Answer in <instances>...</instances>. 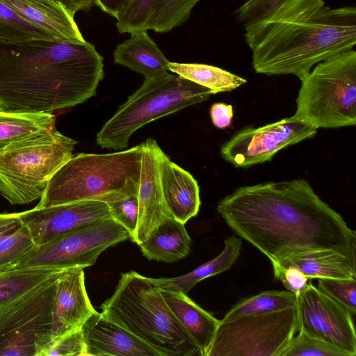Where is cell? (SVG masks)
<instances>
[{
  "instance_id": "cell-1",
  "label": "cell",
  "mask_w": 356,
  "mask_h": 356,
  "mask_svg": "<svg viewBox=\"0 0 356 356\" xmlns=\"http://www.w3.org/2000/svg\"><path fill=\"white\" fill-rule=\"evenodd\" d=\"M217 211L271 263L325 250L355 263L356 232L305 179L239 187L219 202Z\"/></svg>"
},
{
  "instance_id": "cell-2",
  "label": "cell",
  "mask_w": 356,
  "mask_h": 356,
  "mask_svg": "<svg viewBox=\"0 0 356 356\" xmlns=\"http://www.w3.org/2000/svg\"><path fill=\"white\" fill-rule=\"evenodd\" d=\"M103 61L87 41L0 42V111L51 113L82 104L104 78Z\"/></svg>"
},
{
  "instance_id": "cell-3",
  "label": "cell",
  "mask_w": 356,
  "mask_h": 356,
  "mask_svg": "<svg viewBox=\"0 0 356 356\" xmlns=\"http://www.w3.org/2000/svg\"><path fill=\"white\" fill-rule=\"evenodd\" d=\"M254 71L302 80L318 63L354 49L356 8L323 0H291L268 19L245 28Z\"/></svg>"
},
{
  "instance_id": "cell-4",
  "label": "cell",
  "mask_w": 356,
  "mask_h": 356,
  "mask_svg": "<svg viewBox=\"0 0 356 356\" xmlns=\"http://www.w3.org/2000/svg\"><path fill=\"white\" fill-rule=\"evenodd\" d=\"M102 314L155 349L161 356H202L150 277L122 273Z\"/></svg>"
},
{
  "instance_id": "cell-5",
  "label": "cell",
  "mask_w": 356,
  "mask_h": 356,
  "mask_svg": "<svg viewBox=\"0 0 356 356\" xmlns=\"http://www.w3.org/2000/svg\"><path fill=\"white\" fill-rule=\"evenodd\" d=\"M142 145L108 154L73 156L51 177L35 207L96 200L108 203L137 195Z\"/></svg>"
},
{
  "instance_id": "cell-6",
  "label": "cell",
  "mask_w": 356,
  "mask_h": 356,
  "mask_svg": "<svg viewBox=\"0 0 356 356\" xmlns=\"http://www.w3.org/2000/svg\"><path fill=\"white\" fill-rule=\"evenodd\" d=\"M212 91L179 75L166 72L145 78L97 134L102 148L122 149L131 135L146 124L209 99Z\"/></svg>"
},
{
  "instance_id": "cell-7",
  "label": "cell",
  "mask_w": 356,
  "mask_h": 356,
  "mask_svg": "<svg viewBox=\"0 0 356 356\" xmlns=\"http://www.w3.org/2000/svg\"><path fill=\"white\" fill-rule=\"evenodd\" d=\"M76 144L54 127L1 151L0 193L13 204L41 197L54 174L73 156Z\"/></svg>"
},
{
  "instance_id": "cell-8",
  "label": "cell",
  "mask_w": 356,
  "mask_h": 356,
  "mask_svg": "<svg viewBox=\"0 0 356 356\" xmlns=\"http://www.w3.org/2000/svg\"><path fill=\"white\" fill-rule=\"evenodd\" d=\"M300 81L294 117L316 129L355 125L354 49L318 63Z\"/></svg>"
},
{
  "instance_id": "cell-9",
  "label": "cell",
  "mask_w": 356,
  "mask_h": 356,
  "mask_svg": "<svg viewBox=\"0 0 356 356\" xmlns=\"http://www.w3.org/2000/svg\"><path fill=\"white\" fill-rule=\"evenodd\" d=\"M298 332L297 305L220 321L207 356H282Z\"/></svg>"
},
{
  "instance_id": "cell-10",
  "label": "cell",
  "mask_w": 356,
  "mask_h": 356,
  "mask_svg": "<svg viewBox=\"0 0 356 356\" xmlns=\"http://www.w3.org/2000/svg\"><path fill=\"white\" fill-rule=\"evenodd\" d=\"M61 270L0 311V356H42L52 339L53 303Z\"/></svg>"
},
{
  "instance_id": "cell-11",
  "label": "cell",
  "mask_w": 356,
  "mask_h": 356,
  "mask_svg": "<svg viewBox=\"0 0 356 356\" xmlns=\"http://www.w3.org/2000/svg\"><path fill=\"white\" fill-rule=\"evenodd\" d=\"M128 238V231L113 218L101 220L35 245L15 268L83 269L106 248Z\"/></svg>"
},
{
  "instance_id": "cell-12",
  "label": "cell",
  "mask_w": 356,
  "mask_h": 356,
  "mask_svg": "<svg viewBox=\"0 0 356 356\" xmlns=\"http://www.w3.org/2000/svg\"><path fill=\"white\" fill-rule=\"evenodd\" d=\"M298 332L318 339L343 353L356 355L353 316L339 302L309 283L297 295Z\"/></svg>"
},
{
  "instance_id": "cell-13",
  "label": "cell",
  "mask_w": 356,
  "mask_h": 356,
  "mask_svg": "<svg viewBox=\"0 0 356 356\" xmlns=\"http://www.w3.org/2000/svg\"><path fill=\"white\" fill-rule=\"evenodd\" d=\"M316 133V129L293 115L259 128L241 130L221 146L220 154L236 168H248L271 160L280 150Z\"/></svg>"
},
{
  "instance_id": "cell-14",
  "label": "cell",
  "mask_w": 356,
  "mask_h": 356,
  "mask_svg": "<svg viewBox=\"0 0 356 356\" xmlns=\"http://www.w3.org/2000/svg\"><path fill=\"white\" fill-rule=\"evenodd\" d=\"M35 245L47 243L81 226L112 218L104 202L83 200L19 213Z\"/></svg>"
},
{
  "instance_id": "cell-15",
  "label": "cell",
  "mask_w": 356,
  "mask_h": 356,
  "mask_svg": "<svg viewBox=\"0 0 356 356\" xmlns=\"http://www.w3.org/2000/svg\"><path fill=\"white\" fill-rule=\"evenodd\" d=\"M142 156L138 200V220L133 241L139 245L165 218L168 212L162 193L159 172V152L156 140L147 138L141 143Z\"/></svg>"
},
{
  "instance_id": "cell-16",
  "label": "cell",
  "mask_w": 356,
  "mask_h": 356,
  "mask_svg": "<svg viewBox=\"0 0 356 356\" xmlns=\"http://www.w3.org/2000/svg\"><path fill=\"white\" fill-rule=\"evenodd\" d=\"M97 311L93 308L85 286L83 269L62 270L56 279L52 309V339L81 328Z\"/></svg>"
},
{
  "instance_id": "cell-17",
  "label": "cell",
  "mask_w": 356,
  "mask_h": 356,
  "mask_svg": "<svg viewBox=\"0 0 356 356\" xmlns=\"http://www.w3.org/2000/svg\"><path fill=\"white\" fill-rule=\"evenodd\" d=\"M86 356H161L152 347L97 312L81 326Z\"/></svg>"
},
{
  "instance_id": "cell-18",
  "label": "cell",
  "mask_w": 356,
  "mask_h": 356,
  "mask_svg": "<svg viewBox=\"0 0 356 356\" xmlns=\"http://www.w3.org/2000/svg\"><path fill=\"white\" fill-rule=\"evenodd\" d=\"M159 172L161 191L170 214L185 224L197 216L201 204L197 181L188 171L159 152Z\"/></svg>"
},
{
  "instance_id": "cell-19",
  "label": "cell",
  "mask_w": 356,
  "mask_h": 356,
  "mask_svg": "<svg viewBox=\"0 0 356 356\" xmlns=\"http://www.w3.org/2000/svg\"><path fill=\"white\" fill-rule=\"evenodd\" d=\"M31 23L53 33L61 40L84 42L76 23L61 5L43 0H1Z\"/></svg>"
},
{
  "instance_id": "cell-20",
  "label": "cell",
  "mask_w": 356,
  "mask_h": 356,
  "mask_svg": "<svg viewBox=\"0 0 356 356\" xmlns=\"http://www.w3.org/2000/svg\"><path fill=\"white\" fill-rule=\"evenodd\" d=\"M168 306L186 332L207 356L220 322L194 302L186 293L160 290Z\"/></svg>"
},
{
  "instance_id": "cell-21",
  "label": "cell",
  "mask_w": 356,
  "mask_h": 356,
  "mask_svg": "<svg viewBox=\"0 0 356 356\" xmlns=\"http://www.w3.org/2000/svg\"><path fill=\"white\" fill-rule=\"evenodd\" d=\"M130 34L129 38L115 49V63L143 74L145 79L168 72L170 61L149 36L147 30Z\"/></svg>"
},
{
  "instance_id": "cell-22",
  "label": "cell",
  "mask_w": 356,
  "mask_h": 356,
  "mask_svg": "<svg viewBox=\"0 0 356 356\" xmlns=\"http://www.w3.org/2000/svg\"><path fill=\"white\" fill-rule=\"evenodd\" d=\"M191 243L184 224L168 216L138 245L148 259L172 263L188 255Z\"/></svg>"
},
{
  "instance_id": "cell-23",
  "label": "cell",
  "mask_w": 356,
  "mask_h": 356,
  "mask_svg": "<svg viewBox=\"0 0 356 356\" xmlns=\"http://www.w3.org/2000/svg\"><path fill=\"white\" fill-rule=\"evenodd\" d=\"M273 266H294L308 279L356 277L355 263L334 251H314L291 255L271 263Z\"/></svg>"
},
{
  "instance_id": "cell-24",
  "label": "cell",
  "mask_w": 356,
  "mask_h": 356,
  "mask_svg": "<svg viewBox=\"0 0 356 356\" xmlns=\"http://www.w3.org/2000/svg\"><path fill=\"white\" fill-rule=\"evenodd\" d=\"M224 243L225 248L218 256L190 273L175 277L150 280L160 290L187 294L200 281L228 270L235 263L240 254L241 239L232 235L226 238Z\"/></svg>"
},
{
  "instance_id": "cell-25",
  "label": "cell",
  "mask_w": 356,
  "mask_h": 356,
  "mask_svg": "<svg viewBox=\"0 0 356 356\" xmlns=\"http://www.w3.org/2000/svg\"><path fill=\"white\" fill-rule=\"evenodd\" d=\"M51 113L0 111V152L33 134L55 127Z\"/></svg>"
},
{
  "instance_id": "cell-26",
  "label": "cell",
  "mask_w": 356,
  "mask_h": 356,
  "mask_svg": "<svg viewBox=\"0 0 356 356\" xmlns=\"http://www.w3.org/2000/svg\"><path fill=\"white\" fill-rule=\"evenodd\" d=\"M168 70L210 89L213 94L231 91L247 82L228 71L205 64L170 62Z\"/></svg>"
},
{
  "instance_id": "cell-27",
  "label": "cell",
  "mask_w": 356,
  "mask_h": 356,
  "mask_svg": "<svg viewBox=\"0 0 356 356\" xmlns=\"http://www.w3.org/2000/svg\"><path fill=\"white\" fill-rule=\"evenodd\" d=\"M61 270L13 268L0 271V311Z\"/></svg>"
},
{
  "instance_id": "cell-28",
  "label": "cell",
  "mask_w": 356,
  "mask_h": 356,
  "mask_svg": "<svg viewBox=\"0 0 356 356\" xmlns=\"http://www.w3.org/2000/svg\"><path fill=\"white\" fill-rule=\"evenodd\" d=\"M297 305V296L289 291H266L235 304L222 321L268 314Z\"/></svg>"
},
{
  "instance_id": "cell-29",
  "label": "cell",
  "mask_w": 356,
  "mask_h": 356,
  "mask_svg": "<svg viewBox=\"0 0 356 356\" xmlns=\"http://www.w3.org/2000/svg\"><path fill=\"white\" fill-rule=\"evenodd\" d=\"M36 40H61L49 31L26 20L0 0V42H19Z\"/></svg>"
},
{
  "instance_id": "cell-30",
  "label": "cell",
  "mask_w": 356,
  "mask_h": 356,
  "mask_svg": "<svg viewBox=\"0 0 356 356\" xmlns=\"http://www.w3.org/2000/svg\"><path fill=\"white\" fill-rule=\"evenodd\" d=\"M201 0H159L148 30L167 33L181 26Z\"/></svg>"
},
{
  "instance_id": "cell-31",
  "label": "cell",
  "mask_w": 356,
  "mask_h": 356,
  "mask_svg": "<svg viewBox=\"0 0 356 356\" xmlns=\"http://www.w3.org/2000/svg\"><path fill=\"white\" fill-rule=\"evenodd\" d=\"M159 0H129L116 18L120 33L148 30Z\"/></svg>"
},
{
  "instance_id": "cell-32",
  "label": "cell",
  "mask_w": 356,
  "mask_h": 356,
  "mask_svg": "<svg viewBox=\"0 0 356 356\" xmlns=\"http://www.w3.org/2000/svg\"><path fill=\"white\" fill-rule=\"evenodd\" d=\"M29 229L24 225L0 240V271L15 268L35 246Z\"/></svg>"
},
{
  "instance_id": "cell-33",
  "label": "cell",
  "mask_w": 356,
  "mask_h": 356,
  "mask_svg": "<svg viewBox=\"0 0 356 356\" xmlns=\"http://www.w3.org/2000/svg\"><path fill=\"white\" fill-rule=\"evenodd\" d=\"M282 356H346L339 350L302 332L293 336Z\"/></svg>"
},
{
  "instance_id": "cell-34",
  "label": "cell",
  "mask_w": 356,
  "mask_h": 356,
  "mask_svg": "<svg viewBox=\"0 0 356 356\" xmlns=\"http://www.w3.org/2000/svg\"><path fill=\"white\" fill-rule=\"evenodd\" d=\"M291 0H246L235 12L236 19L244 27L268 19Z\"/></svg>"
},
{
  "instance_id": "cell-35",
  "label": "cell",
  "mask_w": 356,
  "mask_h": 356,
  "mask_svg": "<svg viewBox=\"0 0 356 356\" xmlns=\"http://www.w3.org/2000/svg\"><path fill=\"white\" fill-rule=\"evenodd\" d=\"M318 288L344 306L353 316L356 314V279L321 278Z\"/></svg>"
},
{
  "instance_id": "cell-36",
  "label": "cell",
  "mask_w": 356,
  "mask_h": 356,
  "mask_svg": "<svg viewBox=\"0 0 356 356\" xmlns=\"http://www.w3.org/2000/svg\"><path fill=\"white\" fill-rule=\"evenodd\" d=\"M106 204L112 218L128 231L133 240L138 220V194Z\"/></svg>"
},
{
  "instance_id": "cell-37",
  "label": "cell",
  "mask_w": 356,
  "mask_h": 356,
  "mask_svg": "<svg viewBox=\"0 0 356 356\" xmlns=\"http://www.w3.org/2000/svg\"><path fill=\"white\" fill-rule=\"evenodd\" d=\"M86 356V343L81 328L51 340L42 356Z\"/></svg>"
},
{
  "instance_id": "cell-38",
  "label": "cell",
  "mask_w": 356,
  "mask_h": 356,
  "mask_svg": "<svg viewBox=\"0 0 356 356\" xmlns=\"http://www.w3.org/2000/svg\"><path fill=\"white\" fill-rule=\"evenodd\" d=\"M274 277L282 282L285 288L296 296L308 286V278L298 268L273 266Z\"/></svg>"
},
{
  "instance_id": "cell-39",
  "label": "cell",
  "mask_w": 356,
  "mask_h": 356,
  "mask_svg": "<svg viewBox=\"0 0 356 356\" xmlns=\"http://www.w3.org/2000/svg\"><path fill=\"white\" fill-rule=\"evenodd\" d=\"M210 116L216 127H227L231 124L234 116L232 106L222 102L215 103L210 108Z\"/></svg>"
},
{
  "instance_id": "cell-40",
  "label": "cell",
  "mask_w": 356,
  "mask_h": 356,
  "mask_svg": "<svg viewBox=\"0 0 356 356\" xmlns=\"http://www.w3.org/2000/svg\"><path fill=\"white\" fill-rule=\"evenodd\" d=\"M22 225L19 213H0V240Z\"/></svg>"
},
{
  "instance_id": "cell-41",
  "label": "cell",
  "mask_w": 356,
  "mask_h": 356,
  "mask_svg": "<svg viewBox=\"0 0 356 356\" xmlns=\"http://www.w3.org/2000/svg\"><path fill=\"white\" fill-rule=\"evenodd\" d=\"M65 9L74 17L80 10H88L96 6V0H58Z\"/></svg>"
},
{
  "instance_id": "cell-42",
  "label": "cell",
  "mask_w": 356,
  "mask_h": 356,
  "mask_svg": "<svg viewBox=\"0 0 356 356\" xmlns=\"http://www.w3.org/2000/svg\"><path fill=\"white\" fill-rule=\"evenodd\" d=\"M129 0H96V6L115 19Z\"/></svg>"
},
{
  "instance_id": "cell-43",
  "label": "cell",
  "mask_w": 356,
  "mask_h": 356,
  "mask_svg": "<svg viewBox=\"0 0 356 356\" xmlns=\"http://www.w3.org/2000/svg\"><path fill=\"white\" fill-rule=\"evenodd\" d=\"M43 1L51 3H54V4H56V5H61L58 0H43Z\"/></svg>"
}]
</instances>
